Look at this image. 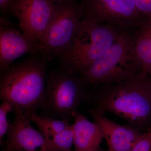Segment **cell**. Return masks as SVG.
Masks as SVG:
<instances>
[{
	"mask_svg": "<svg viewBox=\"0 0 151 151\" xmlns=\"http://www.w3.org/2000/svg\"><path fill=\"white\" fill-rule=\"evenodd\" d=\"M47 58L31 57L1 71L0 97L30 121L31 116L42 108L45 100Z\"/></svg>",
	"mask_w": 151,
	"mask_h": 151,
	"instance_id": "cell-1",
	"label": "cell"
},
{
	"mask_svg": "<svg viewBox=\"0 0 151 151\" xmlns=\"http://www.w3.org/2000/svg\"><path fill=\"white\" fill-rule=\"evenodd\" d=\"M122 29L82 19L71 40L54 55L59 57L63 69L81 74L111 47Z\"/></svg>",
	"mask_w": 151,
	"mask_h": 151,
	"instance_id": "cell-2",
	"label": "cell"
},
{
	"mask_svg": "<svg viewBox=\"0 0 151 151\" xmlns=\"http://www.w3.org/2000/svg\"><path fill=\"white\" fill-rule=\"evenodd\" d=\"M134 28L122 29L112 45L79 76L85 84L120 83L142 71L134 50Z\"/></svg>",
	"mask_w": 151,
	"mask_h": 151,
	"instance_id": "cell-3",
	"label": "cell"
},
{
	"mask_svg": "<svg viewBox=\"0 0 151 151\" xmlns=\"http://www.w3.org/2000/svg\"><path fill=\"white\" fill-rule=\"evenodd\" d=\"M97 110L110 112L139 128L151 116V79L140 74L127 80L106 84Z\"/></svg>",
	"mask_w": 151,
	"mask_h": 151,
	"instance_id": "cell-4",
	"label": "cell"
},
{
	"mask_svg": "<svg viewBox=\"0 0 151 151\" xmlns=\"http://www.w3.org/2000/svg\"><path fill=\"white\" fill-rule=\"evenodd\" d=\"M85 84L79 76L63 68L50 73L42 108L45 116L68 121L73 118L83 97Z\"/></svg>",
	"mask_w": 151,
	"mask_h": 151,
	"instance_id": "cell-5",
	"label": "cell"
},
{
	"mask_svg": "<svg viewBox=\"0 0 151 151\" xmlns=\"http://www.w3.org/2000/svg\"><path fill=\"white\" fill-rule=\"evenodd\" d=\"M83 17L79 0L55 4L52 17L41 43V53L49 59L71 40Z\"/></svg>",
	"mask_w": 151,
	"mask_h": 151,
	"instance_id": "cell-6",
	"label": "cell"
},
{
	"mask_svg": "<svg viewBox=\"0 0 151 151\" xmlns=\"http://www.w3.org/2000/svg\"><path fill=\"white\" fill-rule=\"evenodd\" d=\"M85 20L134 28L145 18L133 0H79Z\"/></svg>",
	"mask_w": 151,
	"mask_h": 151,
	"instance_id": "cell-7",
	"label": "cell"
},
{
	"mask_svg": "<svg viewBox=\"0 0 151 151\" xmlns=\"http://www.w3.org/2000/svg\"><path fill=\"white\" fill-rule=\"evenodd\" d=\"M55 6L51 0H13L10 5L9 13L18 19L25 35L41 43Z\"/></svg>",
	"mask_w": 151,
	"mask_h": 151,
	"instance_id": "cell-8",
	"label": "cell"
},
{
	"mask_svg": "<svg viewBox=\"0 0 151 151\" xmlns=\"http://www.w3.org/2000/svg\"><path fill=\"white\" fill-rule=\"evenodd\" d=\"M9 122L7 133V148L14 151H52L48 140L35 129L31 121L18 110Z\"/></svg>",
	"mask_w": 151,
	"mask_h": 151,
	"instance_id": "cell-9",
	"label": "cell"
},
{
	"mask_svg": "<svg viewBox=\"0 0 151 151\" xmlns=\"http://www.w3.org/2000/svg\"><path fill=\"white\" fill-rule=\"evenodd\" d=\"M43 45L34 41L23 33L9 28L0 27V70H6L26 53L42 52Z\"/></svg>",
	"mask_w": 151,
	"mask_h": 151,
	"instance_id": "cell-10",
	"label": "cell"
},
{
	"mask_svg": "<svg viewBox=\"0 0 151 151\" xmlns=\"http://www.w3.org/2000/svg\"><path fill=\"white\" fill-rule=\"evenodd\" d=\"M89 113L103 131L108 145L106 151H130L142 134L140 128L123 126L112 122L97 109L90 110Z\"/></svg>",
	"mask_w": 151,
	"mask_h": 151,
	"instance_id": "cell-11",
	"label": "cell"
},
{
	"mask_svg": "<svg viewBox=\"0 0 151 151\" xmlns=\"http://www.w3.org/2000/svg\"><path fill=\"white\" fill-rule=\"evenodd\" d=\"M73 118V151H100V143L104 136L99 124L95 122H90L78 111L74 113Z\"/></svg>",
	"mask_w": 151,
	"mask_h": 151,
	"instance_id": "cell-12",
	"label": "cell"
},
{
	"mask_svg": "<svg viewBox=\"0 0 151 151\" xmlns=\"http://www.w3.org/2000/svg\"><path fill=\"white\" fill-rule=\"evenodd\" d=\"M135 53L142 67L140 74L151 79V18H145L134 31Z\"/></svg>",
	"mask_w": 151,
	"mask_h": 151,
	"instance_id": "cell-13",
	"label": "cell"
},
{
	"mask_svg": "<svg viewBox=\"0 0 151 151\" xmlns=\"http://www.w3.org/2000/svg\"><path fill=\"white\" fill-rule=\"evenodd\" d=\"M30 121L36 124L41 133L48 140L70 126L69 121L67 120H58L48 116H41L37 113H33L31 116Z\"/></svg>",
	"mask_w": 151,
	"mask_h": 151,
	"instance_id": "cell-14",
	"label": "cell"
},
{
	"mask_svg": "<svg viewBox=\"0 0 151 151\" xmlns=\"http://www.w3.org/2000/svg\"><path fill=\"white\" fill-rule=\"evenodd\" d=\"M52 151H73L74 139L72 125L49 140Z\"/></svg>",
	"mask_w": 151,
	"mask_h": 151,
	"instance_id": "cell-15",
	"label": "cell"
},
{
	"mask_svg": "<svg viewBox=\"0 0 151 151\" xmlns=\"http://www.w3.org/2000/svg\"><path fill=\"white\" fill-rule=\"evenodd\" d=\"M12 111V107L9 103L3 101L0 106V143L2 142L5 135L7 133L9 127L8 121L7 119L8 113Z\"/></svg>",
	"mask_w": 151,
	"mask_h": 151,
	"instance_id": "cell-16",
	"label": "cell"
},
{
	"mask_svg": "<svg viewBox=\"0 0 151 151\" xmlns=\"http://www.w3.org/2000/svg\"><path fill=\"white\" fill-rule=\"evenodd\" d=\"M130 151H151V128L143 133Z\"/></svg>",
	"mask_w": 151,
	"mask_h": 151,
	"instance_id": "cell-17",
	"label": "cell"
},
{
	"mask_svg": "<svg viewBox=\"0 0 151 151\" xmlns=\"http://www.w3.org/2000/svg\"><path fill=\"white\" fill-rule=\"evenodd\" d=\"M138 10L145 17L151 18V0H133Z\"/></svg>",
	"mask_w": 151,
	"mask_h": 151,
	"instance_id": "cell-18",
	"label": "cell"
},
{
	"mask_svg": "<svg viewBox=\"0 0 151 151\" xmlns=\"http://www.w3.org/2000/svg\"><path fill=\"white\" fill-rule=\"evenodd\" d=\"M13 0H0V10L1 14L6 15L9 13V7Z\"/></svg>",
	"mask_w": 151,
	"mask_h": 151,
	"instance_id": "cell-19",
	"label": "cell"
},
{
	"mask_svg": "<svg viewBox=\"0 0 151 151\" xmlns=\"http://www.w3.org/2000/svg\"><path fill=\"white\" fill-rule=\"evenodd\" d=\"M55 4H63L70 1V0H51Z\"/></svg>",
	"mask_w": 151,
	"mask_h": 151,
	"instance_id": "cell-20",
	"label": "cell"
},
{
	"mask_svg": "<svg viewBox=\"0 0 151 151\" xmlns=\"http://www.w3.org/2000/svg\"><path fill=\"white\" fill-rule=\"evenodd\" d=\"M3 151H14L12 150H10V149L7 148L6 147L5 148V149Z\"/></svg>",
	"mask_w": 151,
	"mask_h": 151,
	"instance_id": "cell-21",
	"label": "cell"
},
{
	"mask_svg": "<svg viewBox=\"0 0 151 151\" xmlns=\"http://www.w3.org/2000/svg\"><path fill=\"white\" fill-rule=\"evenodd\" d=\"M103 151V150H100V151Z\"/></svg>",
	"mask_w": 151,
	"mask_h": 151,
	"instance_id": "cell-22",
	"label": "cell"
}]
</instances>
